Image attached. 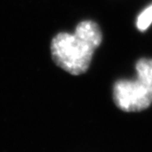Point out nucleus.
<instances>
[{
    "label": "nucleus",
    "instance_id": "nucleus-1",
    "mask_svg": "<svg viewBox=\"0 0 152 152\" xmlns=\"http://www.w3.org/2000/svg\"><path fill=\"white\" fill-rule=\"evenodd\" d=\"M103 39L100 28L91 20L82 21L73 34L61 32L51 41V55L55 63L72 75L88 70L94 50Z\"/></svg>",
    "mask_w": 152,
    "mask_h": 152
},
{
    "label": "nucleus",
    "instance_id": "nucleus-2",
    "mask_svg": "<svg viewBox=\"0 0 152 152\" xmlns=\"http://www.w3.org/2000/svg\"><path fill=\"white\" fill-rule=\"evenodd\" d=\"M113 98L119 109L127 113L144 111L152 104V93L137 79L117 81Z\"/></svg>",
    "mask_w": 152,
    "mask_h": 152
},
{
    "label": "nucleus",
    "instance_id": "nucleus-3",
    "mask_svg": "<svg viewBox=\"0 0 152 152\" xmlns=\"http://www.w3.org/2000/svg\"><path fill=\"white\" fill-rule=\"evenodd\" d=\"M137 80L152 93V59L143 58L136 64Z\"/></svg>",
    "mask_w": 152,
    "mask_h": 152
},
{
    "label": "nucleus",
    "instance_id": "nucleus-4",
    "mask_svg": "<svg viewBox=\"0 0 152 152\" xmlns=\"http://www.w3.org/2000/svg\"><path fill=\"white\" fill-rule=\"evenodd\" d=\"M152 23V5L147 7L137 19V28L140 31H145Z\"/></svg>",
    "mask_w": 152,
    "mask_h": 152
}]
</instances>
